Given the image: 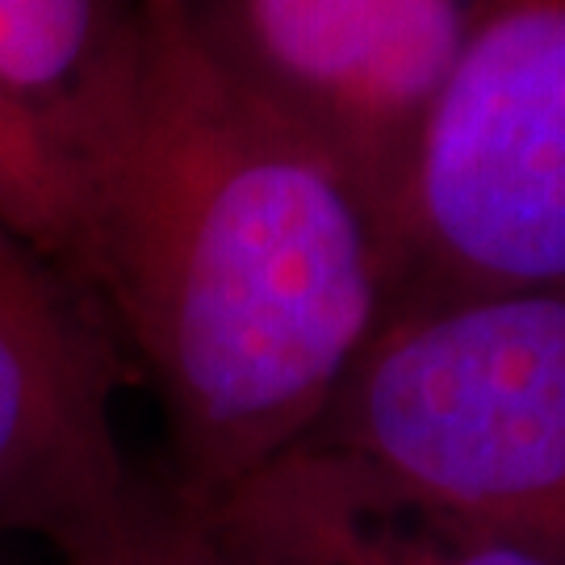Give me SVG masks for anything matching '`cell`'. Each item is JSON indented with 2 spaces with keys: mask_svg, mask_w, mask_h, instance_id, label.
<instances>
[{
  "mask_svg": "<svg viewBox=\"0 0 565 565\" xmlns=\"http://www.w3.org/2000/svg\"><path fill=\"white\" fill-rule=\"evenodd\" d=\"M55 264L147 382L163 490L198 511L319 427L398 298V226L151 0L139 97L76 184Z\"/></svg>",
  "mask_w": 565,
  "mask_h": 565,
  "instance_id": "obj_1",
  "label": "cell"
},
{
  "mask_svg": "<svg viewBox=\"0 0 565 565\" xmlns=\"http://www.w3.org/2000/svg\"><path fill=\"white\" fill-rule=\"evenodd\" d=\"M184 520L198 565H565L424 511L306 440Z\"/></svg>",
  "mask_w": 565,
  "mask_h": 565,
  "instance_id": "obj_6",
  "label": "cell"
},
{
  "mask_svg": "<svg viewBox=\"0 0 565 565\" xmlns=\"http://www.w3.org/2000/svg\"><path fill=\"white\" fill-rule=\"evenodd\" d=\"M0 214L18 226L25 239L42 247V202L39 184L30 177V168L21 160L18 142L9 139L4 121H0Z\"/></svg>",
  "mask_w": 565,
  "mask_h": 565,
  "instance_id": "obj_9",
  "label": "cell"
},
{
  "mask_svg": "<svg viewBox=\"0 0 565 565\" xmlns=\"http://www.w3.org/2000/svg\"><path fill=\"white\" fill-rule=\"evenodd\" d=\"M121 377L97 306L0 214V536L63 553L139 494L114 427Z\"/></svg>",
  "mask_w": 565,
  "mask_h": 565,
  "instance_id": "obj_5",
  "label": "cell"
},
{
  "mask_svg": "<svg viewBox=\"0 0 565 565\" xmlns=\"http://www.w3.org/2000/svg\"><path fill=\"white\" fill-rule=\"evenodd\" d=\"M63 565H198L193 532L163 486L142 482L139 494L102 527L60 553Z\"/></svg>",
  "mask_w": 565,
  "mask_h": 565,
  "instance_id": "obj_8",
  "label": "cell"
},
{
  "mask_svg": "<svg viewBox=\"0 0 565 565\" xmlns=\"http://www.w3.org/2000/svg\"><path fill=\"white\" fill-rule=\"evenodd\" d=\"M306 445L452 524L565 557V285L398 302Z\"/></svg>",
  "mask_w": 565,
  "mask_h": 565,
  "instance_id": "obj_2",
  "label": "cell"
},
{
  "mask_svg": "<svg viewBox=\"0 0 565 565\" xmlns=\"http://www.w3.org/2000/svg\"><path fill=\"white\" fill-rule=\"evenodd\" d=\"M151 0H0V121L39 184L55 260L76 184L139 97Z\"/></svg>",
  "mask_w": 565,
  "mask_h": 565,
  "instance_id": "obj_7",
  "label": "cell"
},
{
  "mask_svg": "<svg viewBox=\"0 0 565 565\" xmlns=\"http://www.w3.org/2000/svg\"><path fill=\"white\" fill-rule=\"evenodd\" d=\"M520 285H565V0H473L398 205L394 306Z\"/></svg>",
  "mask_w": 565,
  "mask_h": 565,
  "instance_id": "obj_3",
  "label": "cell"
},
{
  "mask_svg": "<svg viewBox=\"0 0 565 565\" xmlns=\"http://www.w3.org/2000/svg\"><path fill=\"white\" fill-rule=\"evenodd\" d=\"M235 84L331 147L394 214L473 0H172Z\"/></svg>",
  "mask_w": 565,
  "mask_h": 565,
  "instance_id": "obj_4",
  "label": "cell"
}]
</instances>
